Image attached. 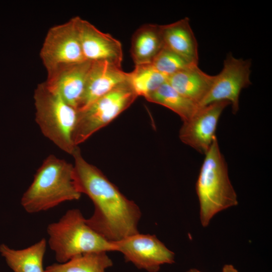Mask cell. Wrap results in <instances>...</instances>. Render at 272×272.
Returning a JSON list of instances; mask_svg holds the SVG:
<instances>
[{
  "instance_id": "30bf717a",
  "label": "cell",
  "mask_w": 272,
  "mask_h": 272,
  "mask_svg": "<svg viewBox=\"0 0 272 272\" xmlns=\"http://www.w3.org/2000/svg\"><path fill=\"white\" fill-rule=\"evenodd\" d=\"M229 104V102L223 101L200 107L189 119L183 122L179 133L181 141L205 154L216 137L219 118Z\"/></svg>"
},
{
  "instance_id": "9a60e30c",
  "label": "cell",
  "mask_w": 272,
  "mask_h": 272,
  "mask_svg": "<svg viewBox=\"0 0 272 272\" xmlns=\"http://www.w3.org/2000/svg\"><path fill=\"white\" fill-rule=\"evenodd\" d=\"M214 76L192 64L169 77L167 82L177 92L199 104L208 93Z\"/></svg>"
},
{
  "instance_id": "ac0fdd59",
  "label": "cell",
  "mask_w": 272,
  "mask_h": 272,
  "mask_svg": "<svg viewBox=\"0 0 272 272\" xmlns=\"http://www.w3.org/2000/svg\"><path fill=\"white\" fill-rule=\"evenodd\" d=\"M113 265L107 252H91L74 256L63 263H54L45 272H105Z\"/></svg>"
},
{
  "instance_id": "4fadbf2b",
  "label": "cell",
  "mask_w": 272,
  "mask_h": 272,
  "mask_svg": "<svg viewBox=\"0 0 272 272\" xmlns=\"http://www.w3.org/2000/svg\"><path fill=\"white\" fill-rule=\"evenodd\" d=\"M128 80V73L124 72L121 66L106 61L92 62L85 93L78 110L85 109Z\"/></svg>"
},
{
  "instance_id": "5b68a950",
  "label": "cell",
  "mask_w": 272,
  "mask_h": 272,
  "mask_svg": "<svg viewBox=\"0 0 272 272\" xmlns=\"http://www.w3.org/2000/svg\"><path fill=\"white\" fill-rule=\"evenodd\" d=\"M35 121L42 134L58 148L70 155L78 146L73 140L78 111L49 90L44 82L34 92Z\"/></svg>"
},
{
  "instance_id": "3957f363",
  "label": "cell",
  "mask_w": 272,
  "mask_h": 272,
  "mask_svg": "<svg viewBox=\"0 0 272 272\" xmlns=\"http://www.w3.org/2000/svg\"><path fill=\"white\" fill-rule=\"evenodd\" d=\"M205 155L196 183V191L199 202L200 223L206 227L215 215L237 206L238 201L216 137Z\"/></svg>"
},
{
  "instance_id": "9c48e42d",
  "label": "cell",
  "mask_w": 272,
  "mask_h": 272,
  "mask_svg": "<svg viewBox=\"0 0 272 272\" xmlns=\"http://www.w3.org/2000/svg\"><path fill=\"white\" fill-rule=\"evenodd\" d=\"M113 243L125 261L148 272H158L162 265L175 262L174 253L155 235L139 232Z\"/></svg>"
},
{
  "instance_id": "7402d4cb",
  "label": "cell",
  "mask_w": 272,
  "mask_h": 272,
  "mask_svg": "<svg viewBox=\"0 0 272 272\" xmlns=\"http://www.w3.org/2000/svg\"><path fill=\"white\" fill-rule=\"evenodd\" d=\"M186 272H202L196 268H191ZM222 272H238V270L232 264H225L222 268Z\"/></svg>"
},
{
  "instance_id": "8fae6325",
  "label": "cell",
  "mask_w": 272,
  "mask_h": 272,
  "mask_svg": "<svg viewBox=\"0 0 272 272\" xmlns=\"http://www.w3.org/2000/svg\"><path fill=\"white\" fill-rule=\"evenodd\" d=\"M80 42L86 60L106 61L121 66L123 51L121 42L102 32L89 21L75 17Z\"/></svg>"
},
{
  "instance_id": "5bb4252c",
  "label": "cell",
  "mask_w": 272,
  "mask_h": 272,
  "mask_svg": "<svg viewBox=\"0 0 272 272\" xmlns=\"http://www.w3.org/2000/svg\"><path fill=\"white\" fill-rule=\"evenodd\" d=\"M161 29L164 47L180 55L190 63L198 65V44L188 18L161 25Z\"/></svg>"
},
{
  "instance_id": "7c38bea8",
  "label": "cell",
  "mask_w": 272,
  "mask_h": 272,
  "mask_svg": "<svg viewBox=\"0 0 272 272\" xmlns=\"http://www.w3.org/2000/svg\"><path fill=\"white\" fill-rule=\"evenodd\" d=\"M91 65V61L85 60L58 67L47 73L44 83L49 90L78 110L85 93Z\"/></svg>"
},
{
  "instance_id": "e0dca14e",
  "label": "cell",
  "mask_w": 272,
  "mask_h": 272,
  "mask_svg": "<svg viewBox=\"0 0 272 272\" xmlns=\"http://www.w3.org/2000/svg\"><path fill=\"white\" fill-rule=\"evenodd\" d=\"M47 244L45 238L21 249H12L2 244L0 253L14 272H45L43 259Z\"/></svg>"
},
{
  "instance_id": "ba28073f",
  "label": "cell",
  "mask_w": 272,
  "mask_h": 272,
  "mask_svg": "<svg viewBox=\"0 0 272 272\" xmlns=\"http://www.w3.org/2000/svg\"><path fill=\"white\" fill-rule=\"evenodd\" d=\"M251 60L236 58L227 54L221 72L214 76L212 86L199 104L202 107L210 103L226 101L232 105V112L239 110L241 91L251 84Z\"/></svg>"
},
{
  "instance_id": "d6986e66",
  "label": "cell",
  "mask_w": 272,
  "mask_h": 272,
  "mask_svg": "<svg viewBox=\"0 0 272 272\" xmlns=\"http://www.w3.org/2000/svg\"><path fill=\"white\" fill-rule=\"evenodd\" d=\"M145 99L170 109L183 122L189 119L200 107L197 103L177 92L167 82Z\"/></svg>"
},
{
  "instance_id": "44dd1931",
  "label": "cell",
  "mask_w": 272,
  "mask_h": 272,
  "mask_svg": "<svg viewBox=\"0 0 272 272\" xmlns=\"http://www.w3.org/2000/svg\"><path fill=\"white\" fill-rule=\"evenodd\" d=\"M152 64L159 72L167 78L193 64L164 47Z\"/></svg>"
},
{
  "instance_id": "2e32d148",
  "label": "cell",
  "mask_w": 272,
  "mask_h": 272,
  "mask_svg": "<svg viewBox=\"0 0 272 272\" xmlns=\"http://www.w3.org/2000/svg\"><path fill=\"white\" fill-rule=\"evenodd\" d=\"M161 25L146 24L133 33L130 53L135 65L151 64L164 48Z\"/></svg>"
},
{
  "instance_id": "6da1fadb",
  "label": "cell",
  "mask_w": 272,
  "mask_h": 272,
  "mask_svg": "<svg viewBox=\"0 0 272 272\" xmlns=\"http://www.w3.org/2000/svg\"><path fill=\"white\" fill-rule=\"evenodd\" d=\"M79 190L92 201L94 210L88 225L107 240L115 242L139 233L142 213L96 166L83 157L79 147L72 155Z\"/></svg>"
},
{
  "instance_id": "7a4b0ae2",
  "label": "cell",
  "mask_w": 272,
  "mask_h": 272,
  "mask_svg": "<svg viewBox=\"0 0 272 272\" xmlns=\"http://www.w3.org/2000/svg\"><path fill=\"white\" fill-rule=\"evenodd\" d=\"M81 195L74 164L49 155L37 170L32 183L22 196L21 204L28 213L35 214L64 202L79 200Z\"/></svg>"
},
{
  "instance_id": "277c9868",
  "label": "cell",
  "mask_w": 272,
  "mask_h": 272,
  "mask_svg": "<svg viewBox=\"0 0 272 272\" xmlns=\"http://www.w3.org/2000/svg\"><path fill=\"white\" fill-rule=\"evenodd\" d=\"M48 245L58 263L91 252L116 251V246L92 229L78 209L67 210L46 229Z\"/></svg>"
},
{
  "instance_id": "8992f818",
  "label": "cell",
  "mask_w": 272,
  "mask_h": 272,
  "mask_svg": "<svg viewBox=\"0 0 272 272\" xmlns=\"http://www.w3.org/2000/svg\"><path fill=\"white\" fill-rule=\"evenodd\" d=\"M138 97L128 81L78 111L73 135L76 146L113 121L128 108Z\"/></svg>"
},
{
  "instance_id": "ffe728a7",
  "label": "cell",
  "mask_w": 272,
  "mask_h": 272,
  "mask_svg": "<svg viewBox=\"0 0 272 272\" xmlns=\"http://www.w3.org/2000/svg\"><path fill=\"white\" fill-rule=\"evenodd\" d=\"M168 78L151 64L135 65L128 73V83L137 96L145 98L166 83Z\"/></svg>"
},
{
  "instance_id": "52a82bcc",
  "label": "cell",
  "mask_w": 272,
  "mask_h": 272,
  "mask_svg": "<svg viewBox=\"0 0 272 272\" xmlns=\"http://www.w3.org/2000/svg\"><path fill=\"white\" fill-rule=\"evenodd\" d=\"M47 73L58 67L85 61L75 17L48 30L40 51Z\"/></svg>"
}]
</instances>
